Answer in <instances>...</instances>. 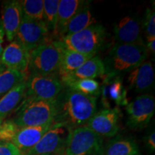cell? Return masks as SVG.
I'll list each match as a JSON object with an SVG mask.
<instances>
[{"mask_svg":"<svg viewBox=\"0 0 155 155\" xmlns=\"http://www.w3.org/2000/svg\"><path fill=\"white\" fill-rule=\"evenodd\" d=\"M97 97L88 96L64 86L55 100L54 123L68 130L86 126L97 112Z\"/></svg>","mask_w":155,"mask_h":155,"instance_id":"obj_1","label":"cell"},{"mask_svg":"<svg viewBox=\"0 0 155 155\" xmlns=\"http://www.w3.org/2000/svg\"><path fill=\"white\" fill-rule=\"evenodd\" d=\"M148 54L145 45L116 43L104 62L105 75L121 76L131 72L146 61Z\"/></svg>","mask_w":155,"mask_h":155,"instance_id":"obj_2","label":"cell"},{"mask_svg":"<svg viewBox=\"0 0 155 155\" xmlns=\"http://www.w3.org/2000/svg\"><path fill=\"white\" fill-rule=\"evenodd\" d=\"M107 32L101 25L94 24L76 33L59 39L65 49L93 58L104 48Z\"/></svg>","mask_w":155,"mask_h":155,"instance_id":"obj_3","label":"cell"},{"mask_svg":"<svg viewBox=\"0 0 155 155\" xmlns=\"http://www.w3.org/2000/svg\"><path fill=\"white\" fill-rule=\"evenodd\" d=\"M56 104L54 101L26 98L12 120L19 128L37 127L54 123Z\"/></svg>","mask_w":155,"mask_h":155,"instance_id":"obj_4","label":"cell"},{"mask_svg":"<svg viewBox=\"0 0 155 155\" xmlns=\"http://www.w3.org/2000/svg\"><path fill=\"white\" fill-rule=\"evenodd\" d=\"M63 48V45L59 40H51L32 50L30 53L29 63L30 74H57Z\"/></svg>","mask_w":155,"mask_h":155,"instance_id":"obj_5","label":"cell"},{"mask_svg":"<svg viewBox=\"0 0 155 155\" xmlns=\"http://www.w3.org/2000/svg\"><path fill=\"white\" fill-rule=\"evenodd\" d=\"M104 139L86 126L68 130L64 155H103Z\"/></svg>","mask_w":155,"mask_h":155,"instance_id":"obj_6","label":"cell"},{"mask_svg":"<svg viewBox=\"0 0 155 155\" xmlns=\"http://www.w3.org/2000/svg\"><path fill=\"white\" fill-rule=\"evenodd\" d=\"M63 88V83L57 74H30L26 81L25 98L54 101Z\"/></svg>","mask_w":155,"mask_h":155,"instance_id":"obj_7","label":"cell"},{"mask_svg":"<svg viewBox=\"0 0 155 155\" xmlns=\"http://www.w3.org/2000/svg\"><path fill=\"white\" fill-rule=\"evenodd\" d=\"M155 99L152 95L142 94L126 106L127 125L131 130L140 131L146 128L154 116Z\"/></svg>","mask_w":155,"mask_h":155,"instance_id":"obj_8","label":"cell"},{"mask_svg":"<svg viewBox=\"0 0 155 155\" xmlns=\"http://www.w3.org/2000/svg\"><path fill=\"white\" fill-rule=\"evenodd\" d=\"M29 53L40 45L54 40L43 21H38L23 16L15 38Z\"/></svg>","mask_w":155,"mask_h":155,"instance_id":"obj_9","label":"cell"},{"mask_svg":"<svg viewBox=\"0 0 155 155\" xmlns=\"http://www.w3.org/2000/svg\"><path fill=\"white\" fill-rule=\"evenodd\" d=\"M68 135V129L66 127L59 124L53 123L38 144L25 154L64 155Z\"/></svg>","mask_w":155,"mask_h":155,"instance_id":"obj_10","label":"cell"},{"mask_svg":"<svg viewBox=\"0 0 155 155\" xmlns=\"http://www.w3.org/2000/svg\"><path fill=\"white\" fill-rule=\"evenodd\" d=\"M119 108H104L93 116L86 127L101 137L113 138L119 131Z\"/></svg>","mask_w":155,"mask_h":155,"instance_id":"obj_11","label":"cell"},{"mask_svg":"<svg viewBox=\"0 0 155 155\" xmlns=\"http://www.w3.org/2000/svg\"><path fill=\"white\" fill-rule=\"evenodd\" d=\"M116 44L144 45L141 19L135 15H127L120 19L114 28Z\"/></svg>","mask_w":155,"mask_h":155,"instance_id":"obj_12","label":"cell"},{"mask_svg":"<svg viewBox=\"0 0 155 155\" xmlns=\"http://www.w3.org/2000/svg\"><path fill=\"white\" fill-rule=\"evenodd\" d=\"M30 53L17 40L11 42L0 56V63L5 68L28 74Z\"/></svg>","mask_w":155,"mask_h":155,"instance_id":"obj_13","label":"cell"},{"mask_svg":"<svg viewBox=\"0 0 155 155\" xmlns=\"http://www.w3.org/2000/svg\"><path fill=\"white\" fill-rule=\"evenodd\" d=\"M104 82L101 86L103 105L105 108H111V103L117 106H127L128 99L127 90L124 86L121 76L105 75Z\"/></svg>","mask_w":155,"mask_h":155,"instance_id":"obj_14","label":"cell"},{"mask_svg":"<svg viewBox=\"0 0 155 155\" xmlns=\"http://www.w3.org/2000/svg\"><path fill=\"white\" fill-rule=\"evenodd\" d=\"M129 88L137 94H147L154 87V69L150 61H144L129 73L127 78Z\"/></svg>","mask_w":155,"mask_h":155,"instance_id":"obj_15","label":"cell"},{"mask_svg":"<svg viewBox=\"0 0 155 155\" xmlns=\"http://www.w3.org/2000/svg\"><path fill=\"white\" fill-rule=\"evenodd\" d=\"M1 13V22L5 36L8 41L12 42L16 37L23 17L20 1L12 0L5 2Z\"/></svg>","mask_w":155,"mask_h":155,"instance_id":"obj_16","label":"cell"},{"mask_svg":"<svg viewBox=\"0 0 155 155\" xmlns=\"http://www.w3.org/2000/svg\"><path fill=\"white\" fill-rule=\"evenodd\" d=\"M53 124V123H50L37 127L19 128L12 143L22 153L25 154L38 144Z\"/></svg>","mask_w":155,"mask_h":155,"instance_id":"obj_17","label":"cell"},{"mask_svg":"<svg viewBox=\"0 0 155 155\" xmlns=\"http://www.w3.org/2000/svg\"><path fill=\"white\" fill-rule=\"evenodd\" d=\"M88 2L81 0H61L58 10L57 24L53 35L54 40H58L65 26L71 19Z\"/></svg>","mask_w":155,"mask_h":155,"instance_id":"obj_18","label":"cell"},{"mask_svg":"<svg viewBox=\"0 0 155 155\" xmlns=\"http://www.w3.org/2000/svg\"><path fill=\"white\" fill-rule=\"evenodd\" d=\"M106 74V68L104 61L99 56L96 55L85 62L81 66L70 74L60 78L62 82L68 80L78 79H94L103 77Z\"/></svg>","mask_w":155,"mask_h":155,"instance_id":"obj_19","label":"cell"},{"mask_svg":"<svg viewBox=\"0 0 155 155\" xmlns=\"http://www.w3.org/2000/svg\"><path fill=\"white\" fill-rule=\"evenodd\" d=\"M103 155H141V152L134 139L117 136L104 146Z\"/></svg>","mask_w":155,"mask_h":155,"instance_id":"obj_20","label":"cell"},{"mask_svg":"<svg viewBox=\"0 0 155 155\" xmlns=\"http://www.w3.org/2000/svg\"><path fill=\"white\" fill-rule=\"evenodd\" d=\"M26 91V81L19 83L14 88L0 98V119L3 120L13 111L25 98Z\"/></svg>","mask_w":155,"mask_h":155,"instance_id":"obj_21","label":"cell"},{"mask_svg":"<svg viewBox=\"0 0 155 155\" xmlns=\"http://www.w3.org/2000/svg\"><path fill=\"white\" fill-rule=\"evenodd\" d=\"M94 24H96V19L93 17L91 12L88 6H85L70 20L62 32L59 39L64 36L80 32Z\"/></svg>","mask_w":155,"mask_h":155,"instance_id":"obj_22","label":"cell"},{"mask_svg":"<svg viewBox=\"0 0 155 155\" xmlns=\"http://www.w3.org/2000/svg\"><path fill=\"white\" fill-rule=\"evenodd\" d=\"M90 58H91L72 50L65 49L63 47L59 70L58 72L59 75L58 76L61 78L73 73Z\"/></svg>","mask_w":155,"mask_h":155,"instance_id":"obj_23","label":"cell"},{"mask_svg":"<svg viewBox=\"0 0 155 155\" xmlns=\"http://www.w3.org/2000/svg\"><path fill=\"white\" fill-rule=\"evenodd\" d=\"M28 77V74L15 70L5 68L2 72L0 73V98L19 83L27 81Z\"/></svg>","mask_w":155,"mask_h":155,"instance_id":"obj_24","label":"cell"},{"mask_svg":"<svg viewBox=\"0 0 155 155\" xmlns=\"http://www.w3.org/2000/svg\"><path fill=\"white\" fill-rule=\"evenodd\" d=\"M64 86L80 92L81 94L98 98L100 95L101 86L98 81L94 79H78L63 81Z\"/></svg>","mask_w":155,"mask_h":155,"instance_id":"obj_25","label":"cell"},{"mask_svg":"<svg viewBox=\"0 0 155 155\" xmlns=\"http://www.w3.org/2000/svg\"><path fill=\"white\" fill-rule=\"evenodd\" d=\"M58 5L59 0H43V22L52 36L55 32L57 24Z\"/></svg>","mask_w":155,"mask_h":155,"instance_id":"obj_26","label":"cell"},{"mask_svg":"<svg viewBox=\"0 0 155 155\" xmlns=\"http://www.w3.org/2000/svg\"><path fill=\"white\" fill-rule=\"evenodd\" d=\"M23 16L38 21H43V0L20 1Z\"/></svg>","mask_w":155,"mask_h":155,"instance_id":"obj_27","label":"cell"},{"mask_svg":"<svg viewBox=\"0 0 155 155\" xmlns=\"http://www.w3.org/2000/svg\"><path fill=\"white\" fill-rule=\"evenodd\" d=\"M142 30L144 32L147 42L155 40V12L154 7L147 8L143 19Z\"/></svg>","mask_w":155,"mask_h":155,"instance_id":"obj_28","label":"cell"},{"mask_svg":"<svg viewBox=\"0 0 155 155\" xmlns=\"http://www.w3.org/2000/svg\"><path fill=\"white\" fill-rule=\"evenodd\" d=\"M19 129L12 119L2 121L0 125V142H12Z\"/></svg>","mask_w":155,"mask_h":155,"instance_id":"obj_29","label":"cell"},{"mask_svg":"<svg viewBox=\"0 0 155 155\" xmlns=\"http://www.w3.org/2000/svg\"><path fill=\"white\" fill-rule=\"evenodd\" d=\"M0 155H25L12 142H0Z\"/></svg>","mask_w":155,"mask_h":155,"instance_id":"obj_30","label":"cell"},{"mask_svg":"<svg viewBox=\"0 0 155 155\" xmlns=\"http://www.w3.org/2000/svg\"><path fill=\"white\" fill-rule=\"evenodd\" d=\"M144 143L145 148L148 150L149 153L154 154L155 151V132L154 129H151L144 137Z\"/></svg>","mask_w":155,"mask_h":155,"instance_id":"obj_31","label":"cell"},{"mask_svg":"<svg viewBox=\"0 0 155 155\" xmlns=\"http://www.w3.org/2000/svg\"><path fill=\"white\" fill-rule=\"evenodd\" d=\"M5 30H4L2 24L1 19H0V56L2 55L4 48H3V44H4V40H5Z\"/></svg>","mask_w":155,"mask_h":155,"instance_id":"obj_32","label":"cell"},{"mask_svg":"<svg viewBox=\"0 0 155 155\" xmlns=\"http://www.w3.org/2000/svg\"><path fill=\"white\" fill-rule=\"evenodd\" d=\"M145 47H146V48H147L148 53H150L154 57V55H155V40H152V41L147 42V45H145Z\"/></svg>","mask_w":155,"mask_h":155,"instance_id":"obj_33","label":"cell"},{"mask_svg":"<svg viewBox=\"0 0 155 155\" xmlns=\"http://www.w3.org/2000/svg\"><path fill=\"white\" fill-rule=\"evenodd\" d=\"M5 68L4 67L3 65H2L1 63H0V73H1V72H2V71H3L4 70H5Z\"/></svg>","mask_w":155,"mask_h":155,"instance_id":"obj_34","label":"cell"},{"mask_svg":"<svg viewBox=\"0 0 155 155\" xmlns=\"http://www.w3.org/2000/svg\"><path fill=\"white\" fill-rule=\"evenodd\" d=\"M2 120L0 119V125H1V124H2Z\"/></svg>","mask_w":155,"mask_h":155,"instance_id":"obj_35","label":"cell"},{"mask_svg":"<svg viewBox=\"0 0 155 155\" xmlns=\"http://www.w3.org/2000/svg\"><path fill=\"white\" fill-rule=\"evenodd\" d=\"M40 155H56V154H40Z\"/></svg>","mask_w":155,"mask_h":155,"instance_id":"obj_36","label":"cell"}]
</instances>
